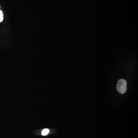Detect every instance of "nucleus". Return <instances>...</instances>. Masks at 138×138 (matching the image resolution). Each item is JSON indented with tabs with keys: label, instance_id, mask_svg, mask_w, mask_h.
Masks as SVG:
<instances>
[{
	"label": "nucleus",
	"instance_id": "f257e3e1",
	"mask_svg": "<svg viewBox=\"0 0 138 138\" xmlns=\"http://www.w3.org/2000/svg\"><path fill=\"white\" fill-rule=\"evenodd\" d=\"M127 82L125 79H120L117 84V90L118 92L121 94L125 93L127 90Z\"/></svg>",
	"mask_w": 138,
	"mask_h": 138
},
{
	"label": "nucleus",
	"instance_id": "f03ea898",
	"mask_svg": "<svg viewBox=\"0 0 138 138\" xmlns=\"http://www.w3.org/2000/svg\"><path fill=\"white\" fill-rule=\"evenodd\" d=\"M49 132H50V130L48 129H43L42 131V135H43V136L47 135H48V134Z\"/></svg>",
	"mask_w": 138,
	"mask_h": 138
},
{
	"label": "nucleus",
	"instance_id": "7ed1b4c3",
	"mask_svg": "<svg viewBox=\"0 0 138 138\" xmlns=\"http://www.w3.org/2000/svg\"><path fill=\"white\" fill-rule=\"evenodd\" d=\"M4 19V14L2 10H0V23L2 22Z\"/></svg>",
	"mask_w": 138,
	"mask_h": 138
},
{
	"label": "nucleus",
	"instance_id": "20e7f679",
	"mask_svg": "<svg viewBox=\"0 0 138 138\" xmlns=\"http://www.w3.org/2000/svg\"></svg>",
	"mask_w": 138,
	"mask_h": 138
}]
</instances>
